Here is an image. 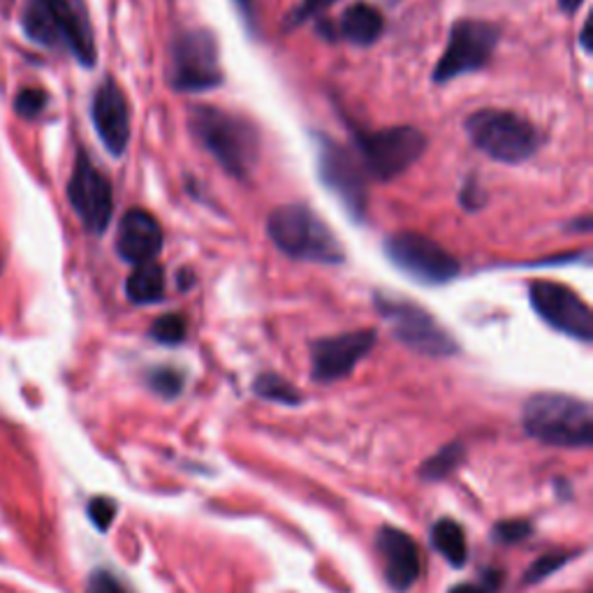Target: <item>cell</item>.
Instances as JSON below:
<instances>
[{
    "instance_id": "obj_1",
    "label": "cell",
    "mask_w": 593,
    "mask_h": 593,
    "mask_svg": "<svg viewBox=\"0 0 593 593\" xmlns=\"http://www.w3.org/2000/svg\"><path fill=\"white\" fill-rule=\"evenodd\" d=\"M190 132L230 176L246 182L260 158V132L248 118L221 107L197 105L188 116Z\"/></svg>"
},
{
    "instance_id": "obj_2",
    "label": "cell",
    "mask_w": 593,
    "mask_h": 593,
    "mask_svg": "<svg viewBox=\"0 0 593 593\" xmlns=\"http://www.w3.org/2000/svg\"><path fill=\"white\" fill-rule=\"evenodd\" d=\"M24 33L35 45L68 49L84 68L97 61L93 24L84 0H28Z\"/></svg>"
},
{
    "instance_id": "obj_3",
    "label": "cell",
    "mask_w": 593,
    "mask_h": 593,
    "mask_svg": "<svg viewBox=\"0 0 593 593\" xmlns=\"http://www.w3.org/2000/svg\"><path fill=\"white\" fill-rule=\"evenodd\" d=\"M267 234L274 246L292 260L315 265H341L344 244L332 228L306 205H283L269 213Z\"/></svg>"
},
{
    "instance_id": "obj_4",
    "label": "cell",
    "mask_w": 593,
    "mask_h": 593,
    "mask_svg": "<svg viewBox=\"0 0 593 593\" xmlns=\"http://www.w3.org/2000/svg\"><path fill=\"white\" fill-rule=\"evenodd\" d=\"M528 437L557 447H589L593 443L591 406L570 394L543 392L524 406Z\"/></svg>"
},
{
    "instance_id": "obj_5",
    "label": "cell",
    "mask_w": 593,
    "mask_h": 593,
    "mask_svg": "<svg viewBox=\"0 0 593 593\" xmlns=\"http://www.w3.org/2000/svg\"><path fill=\"white\" fill-rule=\"evenodd\" d=\"M470 142L491 161L520 165L543 144L540 130L528 118L508 109H478L464 124Z\"/></svg>"
},
{
    "instance_id": "obj_6",
    "label": "cell",
    "mask_w": 593,
    "mask_h": 593,
    "mask_svg": "<svg viewBox=\"0 0 593 593\" xmlns=\"http://www.w3.org/2000/svg\"><path fill=\"white\" fill-rule=\"evenodd\" d=\"M354 147L364 172L379 182H389L418 163L427 149V137L410 126L354 130Z\"/></svg>"
},
{
    "instance_id": "obj_7",
    "label": "cell",
    "mask_w": 593,
    "mask_h": 593,
    "mask_svg": "<svg viewBox=\"0 0 593 593\" xmlns=\"http://www.w3.org/2000/svg\"><path fill=\"white\" fill-rule=\"evenodd\" d=\"M170 63V86L174 91L202 93L223 84L219 39L207 28H190L176 35Z\"/></svg>"
},
{
    "instance_id": "obj_8",
    "label": "cell",
    "mask_w": 593,
    "mask_h": 593,
    "mask_svg": "<svg viewBox=\"0 0 593 593\" xmlns=\"http://www.w3.org/2000/svg\"><path fill=\"white\" fill-rule=\"evenodd\" d=\"M373 302L379 313L389 323L394 336H397L406 348L420 354H429V358H447V354L460 350L452 334L443 329L441 323L420 304L387 292H375Z\"/></svg>"
},
{
    "instance_id": "obj_9",
    "label": "cell",
    "mask_w": 593,
    "mask_h": 593,
    "mask_svg": "<svg viewBox=\"0 0 593 593\" xmlns=\"http://www.w3.org/2000/svg\"><path fill=\"white\" fill-rule=\"evenodd\" d=\"M499 39L501 31L493 24L480 19H462L450 31L447 47L433 70V82L447 84L462 74L482 70L497 51Z\"/></svg>"
},
{
    "instance_id": "obj_10",
    "label": "cell",
    "mask_w": 593,
    "mask_h": 593,
    "mask_svg": "<svg viewBox=\"0 0 593 593\" xmlns=\"http://www.w3.org/2000/svg\"><path fill=\"white\" fill-rule=\"evenodd\" d=\"M387 258L415 281L429 286H443L457 279L462 265L439 242L418 232H399L385 240Z\"/></svg>"
},
{
    "instance_id": "obj_11",
    "label": "cell",
    "mask_w": 593,
    "mask_h": 593,
    "mask_svg": "<svg viewBox=\"0 0 593 593\" xmlns=\"http://www.w3.org/2000/svg\"><path fill=\"white\" fill-rule=\"evenodd\" d=\"M318 174L325 188L346 207L352 219L362 221L369 209V188L358 153L323 137L318 142Z\"/></svg>"
},
{
    "instance_id": "obj_12",
    "label": "cell",
    "mask_w": 593,
    "mask_h": 593,
    "mask_svg": "<svg viewBox=\"0 0 593 593\" xmlns=\"http://www.w3.org/2000/svg\"><path fill=\"white\" fill-rule=\"evenodd\" d=\"M528 300L533 311L561 334L572 336L582 344L593 341V315L582 296L568 286L555 281H533L528 286Z\"/></svg>"
},
{
    "instance_id": "obj_13",
    "label": "cell",
    "mask_w": 593,
    "mask_h": 593,
    "mask_svg": "<svg viewBox=\"0 0 593 593\" xmlns=\"http://www.w3.org/2000/svg\"><path fill=\"white\" fill-rule=\"evenodd\" d=\"M68 200L91 234H105L114 213V193L107 176L97 170L86 151L77 153L68 182Z\"/></svg>"
},
{
    "instance_id": "obj_14",
    "label": "cell",
    "mask_w": 593,
    "mask_h": 593,
    "mask_svg": "<svg viewBox=\"0 0 593 593\" xmlns=\"http://www.w3.org/2000/svg\"><path fill=\"white\" fill-rule=\"evenodd\" d=\"M379 334L373 329H358L327 336L311 346V373L315 381L334 383L346 379L358 367L371 348L375 346Z\"/></svg>"
},
{
    "instance_id": "obj_15",
    "label": "cell",
    "mask_w": 593,
    "mask_h": 593,
    "mask_svg": "<svg viewBox=\"0 0 593 593\" xmlns=\"http://www.w3.org/2000/svg\"><path fill=\"white\" fill-rule=\"evenodd\" d=\"M91 118L105 149L112 155L121 158L130 142V107L126 93L112 77H107L105 82L97 86L91 103Z\"/></svg>"
},
{
    "instance_id": "obj_16",
    "label": "cell",
    "mask_w": 593,
    "mask_h": 593,
    "mask_svg": "<svg viewBox=\"0 0 593 593\" xmlns=\"http://www.w3.org/2000/svg\"><path fill=\"white\" fill-rule=\"evenodd\" d=\"M163 228L153 216L144 209H130L124 213L116 232V253L128 265H147L155 263L163 251Z\"/></svg>"
},
{
    "instance_id": "obj_17",
    "label": "cell",
    "mask_w": 593,
    "mask_h": 593,
    "mask_svg": "<svg viewBox=\"0 0 593 593\" xmlns=\"http://www.w3.org/2000/svg\"><path fill=\"white\" fill-rule=\"evenodd\" d=\"M379 549L385 563V575L387 582L397 589L406 591L410 589L420 578V549L415 545V540L408 536V533L399 528H389L385 526L379 533Z\"/></svg>"
},
{
    "instance_id": "obj_18",
    "label": "cell",
    "mask_w": 593,
    "mask_h": 593,
    "mask_svg": "<svg viewBox=\"0 0 593 593\" xmlns=\"http://www.w3.org/2000/svg\"><path fill=\"white\" fill-rule=\"evenodd\" d=\"M385 31V16L379 8L367 3H354L341 14L339 22V35L348 43L358 47H371L379 43V37Z\"/></svg>"
},
{
    "instance_id": "obj_19",
    "label": "cell",
    "mask_w": 593,
    "mask_h": 593,
    "mask_svg": "<svg viewBox=\"0 0 593 593\" xmlns=\"http://www.w3.org/2000/svg\"><path fill=\"white\" fill-rule=\"evenodd\" d=\"M126 294L128 300L137 306L158 304L165 300V274L161 265L147 263L135 267V271L128 276L126 281Z\"/></svg>"
},
{
    "instance_id": "obj_20",
    "label": "cell",
    "mask_w": 593,
    "mask_h": 593,
    "mask_svg": "<svg viewBox=\"0 0 593 593\" xmlns=\"http://www.w3.org/2000/svg\"><path fill=\"white\" fill-rule=\"evenodd\" d=\"M431 543L445 557V561H450L454 568H460V566L466 563V555H468L466 538H464V531H462V526L457 522L441 520V522L433 524Z\"/></svg>"
},
{
    "instance_id": "obj_21",
    "label": "cell",
    "mask_w": 593,
    "mask_h": 593,
    "mask_svg": "<svg viewBox=\"0 0 593 593\" xmlns=\"http://www.w3.org/2000/svg\"><path fill=\"white\" fill-rule=\"evenodd\" d=\"M253 389H255V394H260L263 399L279 402L286 406H294V404L302 402L300 392H296L288 381H283L281 375H276V373H263L260 379L255 381Z\"/></svg>"
},
{
    "instance_id": "obj_22",
    "label": "cell",
    "mask_w": 593,
    "mask_h": 593,
    "mask_svg": "<svg viewBox=\"0 0 593 593\" xmlns=\"http://www.w3.org/2000/svg\"><path fill=\"white\" fill-rule=\"evenodd\" d=\"M186 321L179 313H165L151 327V339L163 346H179L186 339Z\"/></svg>"
},
{
    "instance_id": "obj_23",
    "label": "cell",
    "mask_w": 593,
    "mask_h": 593,
    "mask_svg": "<svg viewBox=\"0 0 593 593\" xmlns=\"http://www.w3.org/2000/svg\"><path fill=\"white\" fill-rule=\"evenodd\" d=\"M149 383L153 387V392L161 394V397L165 399H174L182 394V387H184V375L176 371V369H170V367H158L149 373Z\"/></svg>"
},
{
    "instance_id": "obj_24",
    "label": "cell",
    "mask_w": 593,
    "mask_h": 593,
    "mask_svg": "<svg viewBox=\"0 0 593 593\" xmlns=\"http://www.w3.org/2000/svg\"><path fill=\"white\" fill-rule=\"evenodd\" d=\"M462 462V447L460 445H450V447H445V450H441L439 454H437V457H433V460H429L427 464H425V476L429 478V480H441V478H445L447 476V473L452 470V468H457V464Z\"/></svg>"
},
{
    "instance_id": "obj_25",
    "label": "cell",
    "mask_w": 593,
    "mask_h": 593,
    "mask_svg": "<svg viewBox=\"0 0 593 593\" xmlns=\"http://www.w3.org/2000/svg\"><path fill=\"white\" fill-rule=\"evenodd\" d=\"M45 105H47V93L39 91V89H24L14 101L16 112L22 114L24 118H35L39 112L45 109Z\"/></svg>"
},
{
    "instance_id": "obj_26",
    "label": "cell",
    "mask_w": 593,
    "mask_h": 593,
    "mask_svg": "<svg viewBox=\"0 0 593 593\" xmlns=\"http://www.w3.org/2000/svg\"><path fill=\"white\" fill-rule=\"evenodd\" d=\"M334 3H339V0H302V3L292 10V14L288 19V28L302 26L304 22H309V19L329 10Z\"/></svg>"
},
{
    "instance_id": "obj_27",
    "label": "cell",
    "mask_w": 593,
    "mask_h": 593,
    "mask_svg": "<svg viewBox=\"0 0 593 593\" xmlns=\"http://www.w3.org/2000/svg\"><path fill=\"white\" fill-rule=\"evenodd\" d=\"M531 533V526L526 522H503L493 528V538L501 543H518L524 540Z\"/></svg>"
},
{
    "instance_id": "obj_28",
    "label": "cell",
    "mask_w": 593,
    "mask_h": 593,
    "mask_svg": "<svg viewBox=\"0 0 593 593\" xmlns=\"http://www.w3.org/2000/svg\"><path fill=\"white\" fill-rule=\"evenodd\" d=\"M568 561V557L566 555H547V557H543L536 566H533L531 570H528V582H538V580H545L547 575H551V572H555L557 568H561L563 563Z\"/></svg>"
},
{
    "instance_id": "obj_29",
    "label": "cell",
    "mask_w": 593,
    "mask_h": 593,
    "mask_svg": "<svg viewBox=\"0 0 593 593\" xmlns=\"http://www.w3.org/2000/svg\"><path fill=\"white\" fill-rule=\"evenodd\" d=\"M89 515L97 524V528H107L116 515V505L109 499H95L89 508Z\"/></svg>"
},
{
    "instance_id": "obj_30",
    "label": "cell",
    "mask_w": 593,
    "mask_h": 593,
    "mask_svg": "<svg viewBox=\"0 0 593 593\" xmlns=\"http://www.w3.org/2000/svg\"><path fill=\"white\" fill-rule=\"evenodd\" d=\"M89 593H126V589L109 572H95L89 582Z\"/></svg>"
},
{
    "instance_id": "obj_31",
    "label": "cell",
    "mask_w": 593,
    "mask_h": 593,
    "mask_svg": "<svg viewBox=\"0 0 593 593\" xmlns=\"http://www.w3.org/2000/svg\"><path fill=\"white\" fill-rule=\"evenodd\" d=\"M591 19H586V22H584V26H582V49L589 54L591 51Z\"/></svg>"
},
{
    "instance_id": "obj_32",
    "label": "cell",
    "mask_w": 593,
    "mask_h": 593,
    "mask_svg": "<svg viewBox=\"0 0 593 593\" xmlns=\"http://www.w3.org/2000/svg\"><path fill=\"white\" fill-rule=\"evenodd\" d=\"M193 283H195V274L190 269H182L179 271V288L182 290H190Z\"/></svg>"
},
{
    "instance_id": "obj_33",
    "label": "cell",
    "mask_w": 593,
    "mask_h": 593,
    "mask_svg": "<svg viewBox=\"0 0 593 593\" xmlns=\"http://www.w3.org/2000/svg\"><path fill=\"white\" fill-rule=\"evenodd\" d=\"M582 3H584V0H559V5H561V10H563V12H568V14H572V12H578V10L582 8Z\"/></svg>"
},
{
    "instance_id": "obj_34",
    "label": "cell",
    "mask_w": 593,
    "mask_h": 593,
    "mask_svg": "<svg viewBox=\"0 0 593 593\" xmlns=\"http://www.w3.org/2000/svg\"><path fill=\"white\" fill-rule=\"evenodd\" d=\"M450 593H487V591L476 584H460V586H454Z\"/></svg>"
},
{
    "instance_id": "obj_35",
    "label": "cell",
    "mask_w": 593,
    "mask_h": 593,
    "mask_svg": "<svg viewBox=\"0 0 593 593\" xmlns=\"http://www.w3.org/2000/svg\"><path fill=\"white\" fill-rule=\"evenodd\" d=\"M234 3L236 5H240L242 8V12L251 19V14H253V0H234Z\"/></svg>"
}]
</instances>
